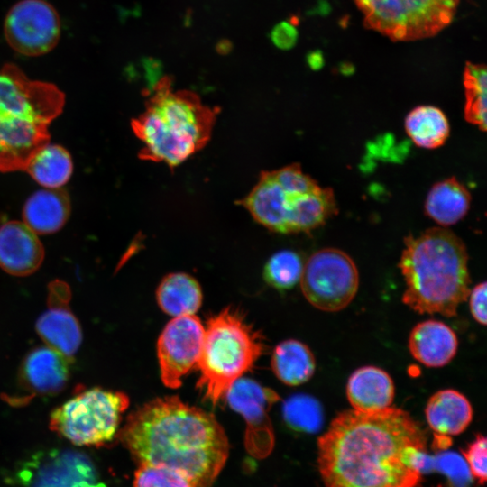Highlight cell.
<instances>
[{
  "label": "cell",
  "mask_w": 487,
  "mask_h": 487,
  "mask_svg": "<svg viewBox=\"0 0 487 487\" xmlns=\"http://www.w3.org/2000/svg\"><path fill=\"white\" fill-rule=\"evenodd\" d=\"M395 387L390 374L376 366L356 369L346 384V397L355 410L373 412L391 407Z\"/></svg>",
  "instance_id": "cell-18"
},
{
  "label": "cell",
  "mask_w": 487,
  "mask_h": 487,
  "mask_svg": "<svg viewBox=\"0 0 487 487\" xmlns=\"http://www.w3.org/2000/svg\"><path fill=\"white\" fill-rule=\"evenodd\" d=\"M301 194L304 193L290 191L280 185L272 170L262 171L256 185L237 204L270 231L289 234L290 211L296 198Z\"/></svg>",
  "instance_id": "cell-14"
},
{
  "label": "cell",
  "mask_w": 487,
  "mask_h": 487,
  "mask_svg": "<svg viewBox=\"0 0 487 487\" xmlns=\"http://www.w3.org/2000/svg\"><path fill=\"white\" fill-rule=\"evenodd\" d=\"M438 470L446 474L451 487H468L470 472L464 460L455 453H442L433 457Z\"/></svg>",
  "instance_id": "cell-32"
},
{
  "label": "cell",
  "mask_w": 487,
  "mask_h": 487,
  "mask_svg": "<svg viewBox=\"0 0 487 487\" xmlns=\"http://www.w3.org/2000/svg\"><path fill=\"white\" fill-rule=\"evenodd\" d=\"M427 437L405 410L339 413L317 441L323 487H417Z\"/></svg>",
  "instance_id": "cell-1"
},
{
  "label": "cell",
  "mask_w": 487,
  "mask_h": 487,
  "mask_svg": "<svg viewBox=\"0 0 487 487\" xmlns=\"http://www.w3.org/2000/svg\"><path fill=\"white\" fill-rule=\"evenodd\" d=\"M285 422L293 429L305 433L317 432L324 420L319 401L307 394H295L282 405Z\"/></svg>",
  "instance_id": "cell-29"
},
{
  "label": "cell",
  "mask_w": 487,
  "mask_h": 487,
  "mask_svg": "<svg viewBox=\"0 0 487 487\" xmlns=\"http://www.w3.org/2000/svg\"><path fill=\"white\" fill-rule=\"evenodd\" d=\"M365 28L391 41L437 35L454 20L460 0H354Z\"/></svg>",
  "instance_id": "cell-8"
},
{
  "label": "cell",
  "mask_w": 487,
  "mask_h": 487,
  "mask_svg": "<svg viewBox=\"0 0 487 487\" xmlns=\"http://www.w3.org/2000/svg\"><path fill=\"white\" fill-rule=\"evenodd\" d=\"M202 296L198 280L184 272L166 275L156 290L159 307L174 317L195 315L201 306Z\"/></svg>",
  "instance_id": "cell-23"
},
{
  "label": "cell",
  "mask_w": 487,
  "mask_h": 487,
  "mask_svg": "<svg viewBox=\"0 0 487 487\" xmlns=\"http://www.w3.org/2000/svg\"><path fill=\"white\" fill-rule=\"evenodd\" d=\"M69 214L67 193L60 188H44L27 198L23 208V222L37 234H49L61 229Z\"/></svg>",
  "instance_id": "cell-20"
},
{
  "label": "cell",
  "mask_w": 487,
  "mask_h": 487,
  "mask_svg": "<svg viewBox=\"0 0 487 487\" xmlns=\"http://www.w3.org/2000/svg\"><path fill=\"white\" fill-rule=\"evenodd\" d=\"M23 170L43 188H60L72 175V158L64 147L47 142L32 154Z\"/></svg>",
  "instance_id": "cell-25"
},
{
  "label": "cell",
  "mask_w": 487,
  "mask_h": 487,
  "mask_svg": "<svg viewBox=\"0 0 487 487\" xmlns=\"http://www.w3.org/2000/svg\"><path fill=\"white\" fill-rule=\"evenodd\" d=\"M128 406L122 391L86 389L51 413L50 428L76 446H101L117 436Z\"/></svg>",
  "instance_id": "cell-7"
},
{
  "label": "cell",
  "mask_w": 487,
  "mask_h": 487,
  "mask_svg": "<svg viewBox=\"0 0 487 487\" xmlns=\"http://www.w3.org/2000/svg\"><path fill=\"white\" fill-rule=\"evenodd\" d=\"M486 282L478 283L470 289L468 298L470 312L473 319L482 325H486Z\"/></svg>",
  "instance_id": "cell-34"
},
{
  "label": "cell",
  "mask_w": 487,
  "mask_h": 487,
  "mask_svg": "<svg viewBox=\"0 0 487 487\" xmlns=\"http://www.w3.org/2000/svg\"><path fill=\"white\" fill-rule=\"evenodd\" d=\"M484 436L478 434L475 439L463 452L464 462L472 477L480 484L486 482V456L487 446Z\"/></svg>",
  "instance_id": "cell-33"
},
{
  "label": "cell",
  "mask_w": 487,
  "mask_h": 487,
  "mask_svg": "<svg viewBox=\"0 0 487 487\" xmlns=\"http://www.w3.org/2000/svg\"><path fill=\"white\" fill-rule=\"evenodd\" d=\"M204 328L197 387L205 400L216 405L253 367L265 345L260 333L232 307L210 317Z\"/></svg>",
  "instance_id": "cell-6"
},
{
  "label": "cell",
  "mask_w": 487,
  "mask_h": 487,
  "mask_svg": "<svg viewBox=\"0 0 487 487\" xmlns=\"http://www.w3.org/2000/svg\"><path fill=\"white\" fill-rule=\"evenodd\" d=\"M219 111L193 92L174 91L169 78L160 80L144 111L131 122L142 143L139 158L179 166L207 145Z\"/></svg>",
  "instance_id": "cell-4"
},
{
  "label": "cell",
  "mask_w": 487,
  "mask_h": 487,
  "mask_svg": "<svg viewBox=\"0 0 487 487\" xmlns=\"http://www.w3.org/2000/svg\"><path fill=\"white\" fill-rule=\"evenodd\" d=\"M271 366L281 382L289 386H298L313 376L316 361L307 345L296 339H288L275 346Z\"/></svg>",
  "instance_id": "cell-24"
},
{
  "label": "cell",
  "mask_w": 487,
  "mask_h": 487,
  "mask_svg": "<svg viewBox=\"0 0 487 487\" xmlns=\"http://www.w3.org/2000/svg\"><path fill=\"white\" fill-rule=\"evenodd\" d=\"M60 19L56 9L44 0H21L5 18L4 34L16 52L37 57L50 52L60 38Z\"/></svg>",
  "instance_id": "cell-10"
},
{
  "label": "cell",
  "mask_w": 487,
  "mask_h": 487,
  "mask_svg": "<svg viewBox=\"0 0 487 487\" xmlns=\"http://www.w3.org/2000/svg\"><path fill=\"white\" fill-rule=\"evenodd\" d=\"M35 328L47 346L68 359H71L80 346L81 327L68 306L50 307L38 318Z\"/></svg>",
  "instance_id": "cell-21"
},
{
  "label": "cell",
  "mask_w": 487,
  "mask_h": 487,
  "mask_svg": "<svg viewBox=\"0 0 487 487\" xmlns=\"http://www.w3.org/2000/svg\"><path fill=\"white\" fill-rule=\"evenodd\" d=\"M399 267L402 302L419 314L456 316L470 292L468 254L463 241L443 227L405 239Z\"/></svg>",
  "instance_id": "cell-3"
},
{
  "label": "cell",
  "mask_w": 487,
  "mask_h": 487,
  "mask_svg": "<svg viewBox=\"0 0 487 487\" xmlns=\"http://www.w3.org/2000/svg\"><path fill=\"white\" fill-rule=\"evenodd\" d=\"M304 263L294 251L282 250L275 253L267 261L263 269L265 281L277 289L294 287L302 275Z\"/></svg>",
  "instance_id": "cell-30"
},
{
  "label": "cell",
  "mask_w": 487,
  "mask_h": 487,
  "mask_svg": "<svg viewBox=\"0 0 487 487\" xmlns=\"http://www.w3.org/2000/svg\"><path fill=\"white\" fill-rule=\"evenodd\" d=\"M69 360L49 346L32 349L23 360L18 374L20 387L28 392L25 401L64 390L70 375Z\"/></svg>",
  "instance_id": "cell-15"
},
{
  "label": "cell",
  "mask_w": 487,
  "mask_h": 487,
  "mask_svg": "<svg viewBox=\"0 0 487 487\" xmlns=\"http://www.w3.org/2000/svg\"><path fill=\"white\" fill-rule=\"evenodd\" d=\"M309 63L311 66H313L314 68L316 67V65H317V61H318L319 63H321V55L319 53H312L311 56H309Z\"/></svg>",
  "instance_id": "cell-37"
},
{
  "label": "cell",
  "mask_w": 487,
  "mask_h": 487,
  "mask_svg": "<svg viewBox=\"0 0 487 487\" xmlns=\"http://www.w3.org/2000/svg\"><path fill=\"white\" fill-rule=\"evenodd\" d=\"M336 211L333 190L317 186L296 198L289 219V233L309 232L325 224Z\"/></svg>",
  "instance_id": "cell-26"
},
{
  "label": "cell",
  "mask_w": 487,
  "mask_h": 487,
  "mask_svg": "<svg viewBox=\"0 0 487 487\" xmlns=\"http://www.w3.org/2000/svg\"><path fill=\"white\" fill-rule=\"evenodd\" d=\"M298 39V32L292 22H281L271 32V40L280 49H291Z\"/></svg>",
  "instance_id": "cell-35"
},
{
  "label": "cell",
  "mask_w": 487,
  "mask_h": 487,
  "mask_svg": "<svg viewBox=\"0 0 487 487\" xmlns=\"http://www.w3.org/2000/svg\"><path fill=\"white\" fill-rule=\"evenodd\" d=\"M70 299L69 286L60 280H55L49 286V307L68 306Z\"/></svg>",
  "instance_id": "cell-36"
},
{
  "label": "cell",
  "mask_w": 487,
  "mask_h": 487,
  "mask_svg": "<svg viewBox=\"0 0 487 487\" xmlns=\"http://www.w3.org/2000/svg\"><path fill=\"white\" fill-rule=\"evenodd\" d=\"M17 475L24 487H105L90 459L73 450L38 454Z\"/></svg>",
  "instance_id": "cell-12"
},
{
  "label": "cell",
  "mask_w": 487,
  "mask_h": 487,
  "mask_svg": "<svg viewBox=\"0 0 487 487\" xmlns=\"http://www.w3.org/2000/svg\"><path fill=\"white\" fill-rule=\"evenodd\" d=\"M404 126L411 141L425 149L443 145L450 132L446 115L433 106H419L412 109L405 118Z\"/></svg>",
  "instance_id": "cell-27"
},
{
  "label": "cell",
  "mask_w": 487,
  "mask_h": 487,
  "mask_svg": "<svg viewBox=\"0 0 487 487\" xmlns=\"http://www.w3.org/2000/svg\"><path fill=\"white\" fill-rule=\"evenodd\" d=\"M65 105L52 83L30 79L13 63L0 68V172L23 170L32 154L49 142V127Z\"/></svg>",
  "instance_id": "cell-5"
},
{
  "label": "cell",
  "mask_w": 487,
  "mask_h": 487,
  "mask_svg": "<svg viewBox=\"0 0 487 487\" xmlns=\"http://www.w3.org/2000/svg\"><path fill=\"white\" fill-rule=\"evenodd\" d=\"M225 397L231 409L241 414L246 422L248 451L256 457L269 455L274 445L269 413L280 400L279 394L253 380L241 378L233 384Z\"/></svg>",
  "instance_id": "cell-13"
},
{
  "label": "cell",
  "mask_w": 487,
  "mask_h": 487,
  "mask_svg": "<svg viewBox=\"0 0 487 487\" xmlns=\"http://www.w3.org/2000/svg\"><path fill=\"white\" fill-rule=\"evenodd\" d=\"M486 67L467 61L463 74L465 94L464 117L467 122L486 130Z\"/></svg>",
  "instance_id": "cell-28"
},
{
  "label": "cell",
  "mask_w": 487,
  "mask_h": 487,
  "mask_svg": "<svg viewBox=\"0 0 487 487\" xmlns=\"http://www.w3.org/2000/svg\"><path fill=\"white\" fill-rule=\"evenodd\" d=\"M116 436L138 464L174 469L196 487H212L228 456L227 436L216 417L179 396L139 407Z\"/></svg>",
  "instance_id": "cell-2"
},
{
  "label": "cell",
  "mask_w": 487,
  "mask_h": 487,
  "mask_svg": "<svg viewBox=\"0 0 487 487\" xmlns=\"http://www.w3.org/2000/svg\"><path fill=\"white\" fill-rule=\"evenodd\" d=\"M471 195L455 178L436 183L425 200V212L442 227L456 224L468 212Z\"/></svg>",
  "instance_id": "cell-22"
},
{
  "label": "cell",
  "mask_w": 487,
  "mask_h": 487,
  "mask_svg": "<svg viewBox=\"0 0 487 487\" xmlns=\"http://www.w3.org/2000/svg\"><path fill=\"white\" fill-rule=\"evenodd\" d=\"M133 487H196L184 473L157 464H139Z\"/></svg>",
  "instance_id": "cell-31"
},
{
  "label": "cell",
  "mask_w": 487,
  "mask_h": 487,
  "mask_svg": "<svg viewBox=\"0 0 487 487\" xmlns=\"http://www.w3.org/2000/svg\"><path fill=\"white\" fill-rule=\"evenodd\" d=\"M301 291L316 308L336 312L355 297L359 274L353 259L336 248L317 251L308 259L300 278Z\"/></svg>",
  "instance_id": "cell-9"
},
{
  "label": "cell",
  "mask_w": 487,
  "mask_h": 487,
  "mask_svg": "<svg viewBox=\"0 0 487 487\" xmlns=\"http://www.w3.org/2000/svg\"><path fill=\"white\" fill-rule=\"evenodd\" d=\"M411 355L427 367H443L457 352L458 340L454 330L445 323L429 319L417 324L409 342Z\"/></svg>",
  "instance_id": "cell-17"
},
{
  "label": "cell",
  "mask_w": 487,
  "mask_h": 487,
  "mask_svg": "<svg viewBox=\"0 0 487 487\" xmlns=\"http://www.w3.org/2000/svg\"><path fill=\"white\" fill-rule=\"evenodd\" d=\"M205 328L195 315L172 318L157 341V356L162 383L177 389L182 378L197 367Z\"/></svg>",
  "instance_id": "cell-11"
},
{
  "label": "cell",
  "mask_w": 487,
  "mask_h": 487,
  "mask_svg": "<svg viewBox=\"0 0 487 487\" xmlns=\"http://www.w3.org/2000/svg\"><path fill=\"white\" fill-rule=\"evenodd\" d=\"M426 419L434 436L449 437L463 433L473 419V408L468 399L453 390H440L428 400Z\"/></svg>",
  "instance_id": "cell-19"
},
{
  "label": "cell",
  "mask_w": 487,
  "mask_h": 487,
  "mask_svg": "<svg viewBox=\"0 0 487 487\" xmlns=\"http://www.w3.org/2000/svg\"><path fill=\"white\" fill-rule=\"evenodd\" d=\"M44 259V248L29 226L21 221L0 225V267L18 277L35 272Z\"/></svg>",
  "instance_id": "cell-16"
}]
</instances>
